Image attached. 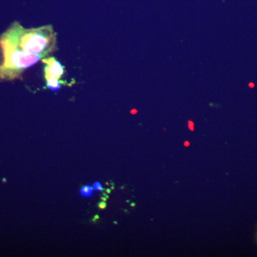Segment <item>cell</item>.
<instances>
[{
    "label": "cell",
    "instance_id": "6da1fadb",
    "mask_svg": "<svg viewBox=\"0 0 257 257\" xmlns=\"http://www.w3.org/2000/svg\"><path fill=\"white\" fill-rule=\"evenodd\" d=\"M18 50L45 58L57 50V33L51 25L25 29L18 22L0 35Z\"/></svg>",
    "mask_w": 257,
    "mask_h": 257
},
{
    "label": "cell",
    "instance_id": "7a4b0ae2",
    "mask_svg": "<svg viewBox=\"0 0 257 257\" xmlns=\"http://www.w3.org/2000/svg\"><path fill=\"white\" fill-rule=\"evenodd\" d=\"M42 57L18 50L0 37V81L20 78L25 69L37 64Z\"/></svg>",
    "mask_w": 257,
    "mask_h": 257
},
{
    "label": "cell",
    "instance_id": "3957f363",
    "mask_svg": "<svg viewBox=\"0 0 257 257\" xmlns=\"http://www.w3.org/2000/svg\"><path fill=\"white\" fill-rule=\"evenodd\" d=\"M42 62L47 64V67H49L52 74H55L57 77L62 79V77H63L64 72H65L64 67L60 62L56 60L55 57L43 58Z\"/></svg>",
    "mask_w": 257,
    "mask_h": 257
},
{
    "label": "cell",
    "instance_id": "277c9868",
    "mask_svg": "<svg viewBox=\"0 0 257 257\" xmlns=\"http://www.w3.org/2000/svg\"><path fill=\"white\" fill-rule=\"evenodd\" d=\"M68 84L64 81L60 80V79L53 78L47 80L46 86L47 88L50 89L51 90L57 91L61 88V84Z\"/></svg>",
    "mask_w": 257,
    "mask_h": 257
},
{
    "label": "cell",
    "instance_id": "5b68a950",
    "mask_svg": "<svg viewBox=\"0 0 257 257\" xmlns=\"http://www.w3.org/2000/svg\"><path fill=\"white\" fill-rule=\"evenodd\" d=\"M80 194L83 197H91L93 194V187L90 185H85L81 189Z\"/></svg>",
    "mask_w": 257,
    "mask_h": 257
},
{
    "label": "cell",
    "instance_id": "8992f818",
    "mask_svg": "<svg viewBox=\"0 0 257 257\" xmlns=\"http://www.w3.org/2000/svg\"><path fill=\"white\" fill-rule=\"evenodd\" d=\"M93 189H95L96 191H104V189L103 188L101 184L99 182H96L95 183L93 184Z\"/></svg>",
    "mask_w": 257,
    "mask_h": 257
},
{
    "label": "cell",
    "instance_id": "52a82bcc",
    "mask_svg": "<svg viewBox=\"0 0 257 257\" xmlns=\"http://www.w3.org/2000/svg\"><path fill=\"white\" fill-rule=\"evenodd\" d=\"M98 207L100 209H104L106 207V203L105 202H101L98 204Z\"/></svg>",
    "mask_w": 257,
    "mask_h": 257
},
{
    "label": "cell",
    "instance_id": "ba28073f",
    "mask_svg": "<svg viewBox=\"0 0 257 257\" xmlns=\"http://www.w3.org/2000/svg\"><path fill=\"white\" fill-rule=\"evenodd\" d=\"M188 123H189V127L192 131V130H194V124H193V123L191 121H189Z\"/></svg>",
    "mask_w": 257,
    "mask_h": 257
},
{
    "label": "cell",
    "instance_id": "9c48e42d",
    "mask_svg": "<svg viewBox=\"0 0 257 257\" xmlns=\"http://www.w3.org/2000/svg\"><path fill=\"white\" fill-rule=\"evenodd\" d=\"M184 146H185V147L189 146V143H188V142H186V143H184Z\"/></svg>",
    "mask_w": 257,
    "mask_h": 257
},
{
    "label": "cell",
    "instance_id": "30bf717a",
    "mask_svg": "<svg viewBox=\"0 0 257 257\" xmlns=\"http://www.w3.org/2000/svg\"><path fill=\"white\" fill-rule=\"evenodd\" d=\"M106 193H110V190L109 189H106Z\"/></svg>",
    "mask_w": 257,
    "mask_h": 257
},
{
    "label": "cell",
    "instance_id": "8fae6325",
    "mask_svg": "<svg viewBox=\"0 0 257 257\" xmlns=\"http://www.w3.org/2000/svg\"><path fill=\"white\" fill-rule=\"evenodd\" d=\"M132 113H136L137 111L134 110L131 111Z\"/></svg>",
    "mask_w": 257,
    "mask_h": 257
}]
</instances>
